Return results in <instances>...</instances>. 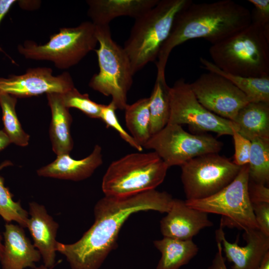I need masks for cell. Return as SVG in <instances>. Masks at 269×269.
Segmentation results:
<instances>
[{
	"instance_id": "cell-22",
	"label": "cell",
	"mask_w": 269,
	"mask_h": 269,
	"mask_svg": "<svg viewBox=\"0 0 269 269\" xmlns=\"http://www.w3.org/2000/svg\"><path fill=\"white\" fill-rule=\"evenodd\" d=\"M161 257L156 269H179L197 254L199 249L192 240H182L168 237L154 241Z\"/></svg>"
},
{
	"instance_id": "cell-33",
	"label": "cell",
	"mask_w": 269,
	"mask_h": 269,
	"mask_svg": "<svg viewBox=\"0 0 269 269\" xmlns=\"http://www.w3.org/2000/svg\"><path fill=\"white\" fill-rule=\"evenodd\" d=\"M252 206L258 229L269 236V203L252 204Z\"/></svg>"
},
{
	"instance_id": "cell-39",
	"label": "cell",
	"mask_w": 269,
	"mask_h": 269,
	"mask_svg": "<svg viewBox=\"0 0 269 269\" xmlns=\"http://www.w3.org/2000/svg\"><path fill=\"white\" fill-rule=\"evenodd\" d=\"M2 237L0 234V261L2 257L3 251V245L2 243Z\"/></svg>"
},
{
	"instance_id": "cell-3",
	"label": "cell",
	"mask_w": 269,
	"mask_h": 269,
	"mask_svg": "<svg viewBox=\"0 0 269 269\" xmlns=\"http://www.w3.org/2000/svg\"><path fill=\"white\" fill-rule=\"evenodd\" d=\"M221 70L247 77H269V32L251 23L209 48Z\"/></svg>"
},
{
	"instance_id": "cell-2",
	"label": "cell",
	"mask_w": 269,
	"mask_h": 269,
	"mask_svg": "<svg viewBox=\"0 0 269 269\" xmlns=\"http://www.w3.org/2000/svg\"><path fill=\"white\" fill-rule=\"evenodd\" d=\"M251 23L250 10L233 0L192 1L177 14L169 35L161 47L156 63L157 76L165 77L169 56L177 46L196 38H203L214 44Z\"/></svg>"
},
{
	"instance_id": "cell-34",
	"label": "cell",
	"mask_w": 269,
	"mask_h": 269,
	"mask_svg": "<svg viewBox=\"0 0 269 269\" xmlns=\"http://www.w3.org/2000/svg\"><path fill=\"white\" fill-rule=\"evenodd\" d=\"M248 194L252 204L269 203V188L267 185L249 180Z\"/></svg>"
},
{
	"instance_id": "cell-31",
	"label": "cell",
	"mask_w": 269,
	"mask_h": 269,
	"mask_svg": "<svg viewBox=\"0 0 269 269\" xmlns=\"http://www.w3.org/2000/svg\"><path fill=\"white\" fill-rule=\"evenodd\" d=\"M232 136L235 148L233 162L239 166L248 164L251 152V141L235 131Z\"/></svg>"
},
{
	"instance_id": "cell-15",
	"label": "cell",
	"mask_w": 269,
	"mask_h": 269,
	"mask_svg": "<svg viewBox=\"0 0 269 269\" xmlns=\"http://www.w3.org/2000/svg\"><path fill=\"white\" fill-rule=\"evenodd\" d=\"M167 215L160 222L164 237L192 240L202 229L212 226L208 213L190 207L185 201L173 198Z\"/></svg>"
},
{
	"instance_id": "cell-25",
	"label": "cell",
	"mask_w": 269,
	"mask_h": 269,
	"mask_svg": "<svg viewBox=\"0 0 269 269\" xmlns=\"http://www.w3.org/2000/svg\"><path fill=\"white\" fill-rule=\"evenodd\" d=\"M149 98H141L125 109L126 125L130 134L142 147L150 137Z\"/></svg>"
},
{
	"instance_id": "cell-36",
	"label": "cell",
	"mask_w": 269,
	"mask_h": 269,
	"mask_svg": "<svg viewBox=\"0 0 269 269\" xmlns=\"http://www.w3.org/2000/svg\"><path fill=\"white\" fill-rule=\"evenodd\" d=\"M15 1V0H0V24ZM0 51L3 52L0 47Z\"/></svg>"
},
{
	"instance_id": "cell-6",
	"label": "cell",
	"mask_w": 269,
	"mask_h": 269,
	"mask_svg": "<svg viewBox=\"0 0 269 269\" xmlns=\"http://www.w3.org/2000/svg\"><path fill=\"white\" fill-rule=\"evenodd\" d=\"M95 26L99 47L94 50L99 71L92 76L89 86L106 96H111L117 109L124 110L134 75L130 61L123 47L113 39L109 25Z\"/></svg>"
},
{
	"instance_id": "cell-35",
	"label": "cell",
	"mask_w": 269,
	"mask_h": 269,
	"mask_svg": "<svg viewBox=\"0 0 269 269\" xmlns=\"http://www.w3.org/2000/svg\"><path fill=\"white\" fill-rule=\"evenodd\" d=\"M216 240L217 244L218 252L210 269H228L225 264V259L223 256L221 243L219 240Z\"/></svg>"
},
{
	"instance_id": "cell-23",
	"label": "cell",
	"mask_w": 269,
	"mask_h": 269,
	"mask_svg": "<svg viewBox=\"0 0 269 269\" xmlns=\"http://www.w3.org/2000/svg\"><path fill=\"white\" fill-rule=\"evenodd\" d=\"M200 62L209 72L219 75L230 81L245 95L249 102L269 103V77L253 78L234 75L221 70L205 58L201 57Z\"/></svg>"
},
{
	"instance_id": "cell-32",
	"label": "cell",
	"mask_w": 269,
	"mask_h": 269,
	"mask_svg": "<svg viewBox=\"0 0 269 269\" xmlns=\"http://www.w3.org/2000/svg\"><path fill=\"white\" fill-rule=\"evenodd\" d=\"M254 6L251 11V23L269 32V0H249Z\"/></svg>"
},
{
	"instance_id": "cell-38",
	"label": "cell",
	"mask_w": 269,
	"mask_h": 269,
	"mask_svg": "<svg viewBox=\"0 0 269 269\" xmlns=\"http://www.w3.org/2000/svg\"><path fill=\"white\" fill-rule=\"evenodd\" d=\"M256 269H269V252L266 255L261 264Z\"/></svg>"
},
{
	"instance_id": "cell-11",
	"label": "cell",
	"mask_w": 269,
	"mask_h": 269,
	"mask_svg": "<svg viewBox=\"0 0 269 269\" xmlns=\"http://www.w3.org/2000/svg\"><path fill=\"white\" fill-rule=\"evenodd\" d=\"M169 99L168 123L186 124L195 131L214 132L219 135H233L234 129L232 121L214 114L202 105L189 83L183 78L170 87Z\"/></svg>"
},
{
	"instance_id": "cell-12",
	"label": "cell",
	"mask_w": 269,
	"mask_h": 269,
	"mask_svg": "<svg viewBox=\"0 0 269 269\" xmlns=\"http://www.w3.org/2000/svg\"><path fill=\"white\" fill-rule=\"evenodd\" d=\"M189 84L198 101L206 109L232 121L249 103L245 95L230 81L211 72L203 73Z\"/></svg>"
},
{
	"instance_id": "cell-30",
	"label": "cell",
	"mask_w": 269,
	"mask_h": 269,
	"mask_svg": "<svg viewBox=\"0 0 269 269\" xmlns=\"http://www.w3.org/2000/svg\"><path fill=\"white\" fill-rule=\"evenodd\" d=\"M117 110L111 101L108 105H103L100 119L106 124L107 127H111L115 129L121 138L139 152L142 151L143 147L123 128L120 123L116 113Z\"/></svg>"
},
{
	"instance_id": "cell-19",
	"label": "cell",
	"mask_w": 269,
	"mask_h": 269,
	"mask_svg": "<svg viewBox=\"0 0 269 269\" xmlns=\"http://www.w3.org/2000/svg\"><path fill=\"white\" fill-rule=\"evenodd\" d=\"M159 0H88V15L95 25H109L114 18L134 19L155 6Z\"/></svg>"
},
{
	"instance_id": "cell-5",
	"label": "cell",
	"mask_w": 269,
	"mask_h": 269,
	"mask_svg": "<svg viewBox=\"0 0 269 269\" xmlns=\"http://www.w3.org/2000/svg\"><path fill=\"white\" fill-rule=\"evenodd\" d=\"M168 167L154 151L128 154L113 161L102 180L105 196L126 197L155 189Z\"/></svg>"
},
{
	"instance_id": "cell-28",
	"label": "cell",
	"mask_w": 269,
	"mask_h": 269,
	"mask_svg": "<svg viewBox=\"0 0 269 269\" xmlns=\"http://www.w3.org/2000/svg\"><path fill=\"white\" fill-rule=\"evenodd\" d=\"M12 165L6 160L0 165V170ZM28 212L24 209L19 202L12 199V195L4 185L3 179L0 176V215L7 222L15 221L22 227H26Z\"/></svg>"
},
{
	"instance_id": "cell-20",
	"label": "cell",
	"mask_w": 269,
	"mask_h": 269,
	"mask_svg": "<svg viewBox=\"0 0 269 269\" xmlns=\"http://www.w3.org/2000/svg\"><path fill=\"white\" fill-rule=\"evenodd\" d=\"M51 112L49 136L53 151L57 155L69 154L73 147L71 134L72 118L69 108L63 104L61 94H46Z\"/></svg>"
},
{
	"instance_id": "cell-10",
	"label": "cell",
	"mask_w": 269,
	"mask_h": 269,
	"mask_svg": "<svg viewBox=\"0 0 269 269\" xmlns=\"http://www.w3.org/2000/svg\"><path fill=\"white\" fill-rule=\"evenodd\" d=\"M223 143L210 135L193 134L181 125L168 123L150 136L143 147L154 150L168 167L181 166L191 159L218 153Z\"/></svg>"
},
{
	"instance_id": "cell-18",
	"label": "cell",
	"mask_w": 269,
	"mask_h": 269,
	"mask_svg": "<svg viewBox=\"0 0 269 269\" xmlns=\"http://www.w3.org/2000/svg\"><path fill=\"white\" fill-rule=\"evenodd\" d=\"M100 145H95L92 152L81 159H75L69 154L57 156L51 163L37 170L38 175L75 181L91 176L103 162Z\"/></svg>"
},
{
	"instance_id": "cell-4",
	"label": "cell",
	"mask_w": 269,
	"mask_h": 269,
	"mask_svg": "<svg viewBox=\"0 0 269 269\" xmlns=\"http://www.w3.org/2000/svg\"><path fill=\"white\" fill-rule=\"evenodd\" d=\"M191 0H159L153 7L134 19L123 47L134 75L155 61L168 37L177 14Z\"/></svg>"
},
{
	"instance_id": "cell-40",
	"label": "cell",
	"mask_w": 269,
	"mask_h": 269,
	"mask_svg": "<svg viewBox=\"0 0 269 269\" xmlns=\"http://www.w3.org/2000/svg\"><path fill=\"white\" fill-rule=\"evenodd\" d=\"M34 269H50L47 268L44 265H41L38 267H36Z\"/></svg>"
},
{
	"instance_id": "cell-24",
	"label": "cell",
	"mask_w": 269,
	"mask_h": 269,
	"mask_svg": "<svg viewBox=\"0 0 269 269\" xmlns=\"http://www.w3.org/2000/svg\"><path fill=\"white\" fill-rule=\"evenodd\" d=\"M170 87L165 78L156 77L149 98L150 135L162 129L168 123L170 115Z\"/></svg>"
},
{
	"instance_id": "cell-27",
	"label": "cell",
	"mask_w": 269,
	"mask_h": 269,
	"mask_svg": "<svg viewBox=\"0 0 269 269\" xmlns=\"http://www.w3.org/2000/svg\"><path fill=\"white\" fill-rule=\"evenodd\" d=\"M249 181L268 185L269 183V139L251 141L249 163Z\"/></svg>"
},
{
	"instance_id": "cell-37",
	"label": "cell",
	"mask_w": 269,
	"mask_h": 269,
	"mask_svg": "<svg viewBox=\"0 0 269 269\" xmlns=\"http://www.w3.org/2000/svg\"><path fill=\"white\" fill-rule=\"evenodd\" d=\"M10 142L3 130H0V151L7 147Z\"/></svg>"
},
{
	"instance_id": "cell-9",
	"label": "cell",
	"mask_w": 269,
	"mask_h": 269,
	"mask_svg": "<svg viewBox=\"0 0 269 269\" xmlns=\"http://www.w3.org/2000/svg\"><path fill=\"white\" fill-rule=\"evenodd\" d=\"M180 167L186 200H192L222 190L234 180L241 166L218 153H210L193 158Z\"/></svg>"
},
{
	"instance_id": "cell-21",
	"label": "cell",
	"mask_w": 269,
	"mask_h": 269,
	"mask_svg": "<svg viewBox=\"0 0 269 269\" xmlns=\"http://www.w3.org/2000/svg\"><path fill=\"white\" fill-rule=\"evenodd\" d=\"M234 131L252 141L269 139V103L249 102L232 121Z\"/></svg>"
},
{
	"instance_id": "cell-8",
	"label": "cell",
	"mask_w": 269,
	"mask_h": 269,
	"mask_svg": "<svg viewBox=\"0 0 269 269\" xmlns=\"http://www.w3.org/2000/svg\"><path fill=\"white\" fill-rule=\"evenodd\" d=\"M249 166L241 167L234 179L222 190L208 197L185 200L191 208L208 214L221 215L223 228H237L246 232L258 229L248 194Z\"/></svg>"
},
{
	"instance_id": "cell-1",
	"label": "cell",
	"mask_w": 269,
	"mask_h": 269,
	"mask_svg": "<svg viewBox=\"0 0 269 269\" xmlns=\"http://www.w3.org/2000/svg\"><path fill=\"white\" fill-rule=\"evenodd\" d=\"M173 199L167 192L155 189L126 197L105 196L94 207L95 221L90 229L74 243L58 242L57 251L66 257L71 269H99L131 215L150 210L167 213Z\"/></svg>"
},
{
	"instance_id": "cell-29",
	"label": "cell",
	"mask_w": 269,
	"mask_h": 269,
	"mask_svg": "<svg viewBox=\"0 0 269 269\" xmlns=\"http://www.w3.org/2000/svg\"><path fill=\"white\" fill-rule=\"evenodd\" d=\"M61 96L67 108L77 109L90 118L100 119L103 105L91 100L87 93L82 94L74 87Z\"/></svg>"
},
{
	"instance_id": "cell-14",
	"label": "cell",
	"mask_w": 269,
	"mask_h": 269,
	"mask_svg": "<svg viewBox=\"0 0 269 269\" xmlns=\"http://www.w3.org/2000/svg\"><path fill=\"white\" fill-rule=\"evenodd\" d=\"M215 234L216 240L220 241L226 258L233 263L232 269H256L269 252V236L258 229L245 232L244 238L247 242L245 246L227 240L221 225Z\"/></svg>"
},
{
	"instance_id": "cell-16",
	"label": "cell",
	"mask_w": 269,
	"mask_h": 269,
	"mask_svg": "<svg viewBox=\"0 0 269 269\" xmlns=\"http://www.w3.org/2000/svg\"><path fill=\"white\" fill-rule=\"evenodd\" d=\"M26 228L33 241V245L40 253L44 265L52 269L55 264L58 242L56 240L58 224L49 215L45 208L38 203H29Z\"/></svg>"
},
{
	"instance_id": "cell-26",
	"label": "cell",
	"mask_w": 269,
	"mask_h": 269,
	"mask_svg": "<svg viewBox=\"0 0 269 269\" xmlns=\"http://www.w3.org/2000/svg\"><path fill=\"white\" fill-rule=\"evenodd\" d=\"M16 103V97L7 94H0L3 130L10 143L26 146L28 144L30 136L24 131L18 119L15 111Z\"/></svg>"
},
{
	"instance_id": "cell-13",
	"label": "cell",
	"mask_w": 269,
	"mask_h": 269,
	"mask_svg": "<svg viewBox=\"0 0 269 269\" xmlns=\"http://www.w3.org/2000/svg\"><path fill=\"white\" fill-rule=\"evenodd\" d=\"M75 87L70 74L64 72L52 75L48 67L28 69L19 75L0 77V94H7L17 98H26L50 93H65Z\"/></svg>"
},
{
	"instance_id": "cell-7",
	"label": "cell",
	"mask_w": 269,
	"mask_h": 269,
	"mask_svg": "<svg viewBox=\"0 0 269 269\" xmlns=\"http://www.w3.org/2000/svg\"><path fill=\"white\" fill-rule=\"evenodd\" d=\"M97 43L95 25L91 21H84L76 27L60 28L44 44L27 40L19 45L17 49L26 59L50 61L57 68L66 69L95 50Z\"/></svg>"
},
{
	"instance_id": "cell-17",
	"label": "cell",
	"mask_w": 269,
	"mask_h": 269,
	"mask_svg": "<svg viewBox=\"0 0 269 269\" xmlns=\"http://www.w3.org/2000/svg\"><path fill=\"white\" fill-rule=\"evenodd\" d=\"M3 234V251L0 261L2 269H35L41 256L26 236L23 227L7 222Z\"/></svg>"
}]
</instances>
